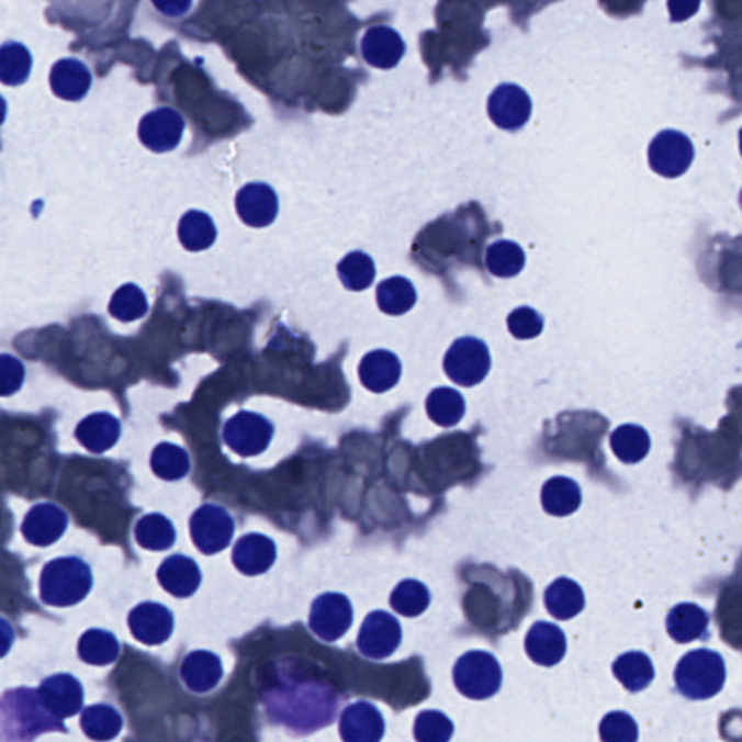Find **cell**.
<instances>
[{
    "instance_id": "6da1fadb",
    "label": "cell",
    "mask_w": 742,
    "mask_h": 742,
    "mask_svg": "<svg viewBox=\"0 0 742 742\" xmlns=\"http://www.w3.org/2000/svg\"><path fill=\"white\" fill-rule=\"evenodd\" d=\"M486 11L473 0H440L434 16L437 30L419 35L420 56L429 69V83L441 80L446 69L459 80L468 79L465 71L474 57L492 43L483 30Z\"/></svg>"
},
{
    "instance_id": "7a4b0ae2",
    "label": "cell",
    "mask_w": 742,
    "mask_h": 742,
    "mask_svg": "<svg viewBox=\"0 0 742 742\" xmlns=\"http://www.w3.org/2000/svg\"><path fill=\"white\" fill-rule=\"evenodd\" d=\"M740 451L741 447L722 431L706 432L702 428L683 431L674 473L690 486L713 483L728 491L742 477Z\"/></svg>"
},
{
    "instance_id": "3957f363",
    "label": "cell",
    "mask_w": 742,
    "mask_h": 742,
    "mask_svg": "<svg viewBox=\"0 0 742 742\" xmlns=\"http://www.w3.org/2000/svg\"><path fill=\"white\" fill-rule=\"evenodd\" d=\"M465 211L468 206L460 207L454 214L441 216L420 231L414 244V255L423 269L431 270L437 262L434 271L440 274L442 266L450 269L451 260H456V265L481 261L482 248L487 239L483 229L487 223L472 228L468 223L473 214Z\"/></svg>"
},
{
    "instance_id": "277c9868",
    "label": "cell",
    "mask_w": 742,
    "mask_h": 742,
    "mask_svg": "<svg viewBox=\"0 0 742 742\" xmlns=\"http://www.w3.org/2000/svg\"><path fill=\"white\" fill-rule=\"evenodd\" d=\"M265 702L274 721L292 730H316L334 721L335 709L328 708V695L314 685L284 686L271 690Z\"/></svg>"
},
{
    "instance_id": "5b68a950",
    "label": "cell",
    "mask_w": 742,
    "mask_h": 742,
    "mask_svg": "<svg viewBox=\"0 0 742 742\" xmlns=\"http://www.w3.org/2000/svg\"><path fill=\"white\" fill-rule=\"evenodd\" d=\"M90 567L77 556H61L44 565L40 577V596L45 605L74 606L92 589Z\"/></svg>"
},
{
    "instance_id": "8992f818",
    "label": "cell",
    "mask_w": 742,
    "mask_h": 742,
    "mask_svg": "<svg viewBox=\"0 0 742 742\" xmlns=\"http://www.w3.org/2000/svg\"><path fill=\"white\" fill-rule=\"evenodd\" d=\"M727 681L726 662L717 651L699 649L683 655L674 670L678 694L690 700L717 696Z\"/></svg>"
},
{
    "instance_id": "52a82bcc",
    "label": "cell",
    "mask_w": 742,
    "mask_h": 742,
    "mask_svg": "<svg viewBox=\"0 0 742 742\" xmlns=\"http://www.w3.org/2000/svg\"><path fill=\"white\" fill-rule=\"evenodd\" d=\"M3 728L8 739L31 740L48 731H65L61 719L54 717L38 692L16 689L8 692L3 698Z\"/></svg>"
},
{
    "instance_id": "ba28073f",
    "label": "cell",
    "mask_w": 742,
    "mask_h": 742,
    "mask_svg": "<svg viewBox=\"0 0 742 742\" xmlns=\"http://www.w3.org/2000/svg\"><path fill=\"white\" fill-rule=\"evenodd\" d=\"M502 677L504 674L495 655L482 650L469 651L461 655L452 668V681L457 690L473 700L495 696L501 690Z\"/></svg>"
},
{
    "instance_id": "9c48e42d",
    "label": "cell",
    "mask_w": 742,
    "mask_h": 742,
    "mask_svg": "<svg viewBox=\"0 0 742 742\" xmlns=\"http://www.w3.org/2000/svg\"><path fill=\"white\" fill-rule=\"evenodd\" d=\"M491 352L482 339L464 337L456 339L445 357V370L456 384L476 386L491 370Z\"/></svg>"
},
{
    "instance_id": "30bf717a",
    "label": "cell",
    "mask_w": 742,
    "mask_h": 742,
    "mask_svg": "<svg viewBox=\"0 0 742 742\" xmlns=\"http://www.w3.org/2000/svg\"><path fill=\"white\" fill-rule=\"evenodd\" d=\"M694 158V144L687 135L676 130L662 131L655 135L649 147L651 170L666 179H676L685 175Z\"/></svg>"
},
{
    "instance_id": "8fae6325",
    "label": "cell",
    "mask_w": 742,
    "mask_h": 742,
    "mask_svg": "<svg viewBox=\"0 0 742 742\" xmlns=\"http://www.w3.org/2000/svg\"><path fill=\"white\" fill-rule=\"evenodd\" d=\"M274 427L269 419L256 412L241 411L226 420L224 441L238 456H259L269 447Z\"/></svg>"
},
{
    "instance_id": "7c38bea8",
    "label": "cell",
    "mask_w": 742,
    "mask_h": 742,
    "mask_svg": "<svg viewBox=\"0 0 742 742\" xmlns=\"http://www.w3.org/2000/svg\"><path fill=\"white\" fill-rule=\"evenodd\" d=\"M234 532V518L218 505H203L190 518V536L194 546L206 555L225 550Z\"/></svg>"
},
{
    "instance_id": "4fadbf2b",
    "label": "cell",
    "mask_w": 742,
    "mask_h": 742,
    "mask_svg": "<svg viewBox=\"0 0 742 742\" xmlns=\"http://www.w3.org/2000/svg\"><path fill=\"white\" fill-rule=\"evenodd\" d=\"M402 642L400 621L386 610H374L361 623L357 647L364 657L383 660L391 657Z\"/></svg>"
},
{
    "instance_id": "5bb4252c",
    "label": "cell",
    "mask_w": 742,
    "mask_h": 742,
    "mask_svg": "<svg viewBox=\"0 0 742 742\" xmlns=\"http://www.w3.org/2000/svg\"><path fill=\"white\" fill-rule=\"evenodd\" d=\"M352 619L355 612L350 599L346 595L329 592L316 597L312 604L310 627L321 640L334 642L346 636Z\"/></svg>"
},
{
    "instance_id": "9a60e30c",
    "label": "cell",
    "mask_w": 742,
    "mask_h": 742,
    "mask_svg": "<svg viewBox=\"0 0 742 742\" xmlns=\"http://www.w3.org/2000/svg\"><path fill=\"white\" fill-rule=\"evenodd\" d=\"M487 113L497 128L514 133L531 117V98L518 85H499L488 97Z\"/></svg>"
},
{
    "instance_id": "2e32d148",
    "label": "cell",
    "mask_w": 742,
    "mask_h": 742,
    "mask_svg": "<svg viewBox=\"0 0 742 742\" xmlns=\"http://www.w3.org/2000/svg\"><path fill=\"white\" fill-rule=\"evenodd\" d=\"M184 120L173 108L148 112L138 126V137L154 153H167L182 142Z\"/></svg>"
},
{
    "instance_id": "e0dca14e",
    "label": "cell",
    "mask_w": 742,
    "mask_h": 742,
    "mask_svg": "<svg viewBox=\"0 0 742 742\" xmlns=\"http://www.w3.org/2000/svg\"><path fill=\"white\" fill-rule=\"evenodd\" d=\"M360 48L361 56L369 66L374 69L391 70L404 58L406 44L392 26L373 25L366 31Z\"/></svg>"
},
{
    "instance_id": "ac0fdd59",
    "label": "cell",
    "mask_w": 742,
    "mask_h": 742,
    "mask_svg": "<svg viewBox=\"0 0 742 742\" xmlns=\"http://www.w3.org/2000/svg\"><path fill=\"white\" fill-rule=\"evenodd\" d=\"M239 218L248 226L265 228L274 223L279 212V199L274 189L266 183H248L235 198Z\"/></svg>"
},
{
    "instance_id": "d6986e66",
    "label": "cell",
    "mask_w": 742,
    "mask_h": 742,
    "mask_svg": "<svg viewBox=\"0 0 742 742\" xmlns=\"http://www.w3.org/2000/svg\"><path fill=\"white\" fill-rule=\"evenodd\" d=\"M131 633L135 640L147 645L162 644L169 640L175 628L173 614L165 605L144 602L131 610L128 617Z\"/></svg>"
},
{
    "instance_id": "ffe728a7",
    "label": "cell",
    "mask_w": 742,
    "mask_h": 742,
    "mask_svg": "<svg viewBox=\"0 0 742 742\" xmlns=\"http://www.w3.org/2000/svg\"><path fill=\"white\" fill-rule=\"evenodd\" d=\"M386 723L373 704L348 705L339 718V735L346 742H378L383 739Z\"/></svg>"
},
{
    "instance_id": "44dd1931",
    "label": "cell",
    "mask_w": 742,
    "mask_h": 742,
    "mask_svg": "<svg viewBox=\"0 0 742 742\" xmlns=\"http://www.w3.org/2000/svg\"><path fill=\"white\" fill-rule=\"evenodd\" d=\"M69 525V517L54 504H38L26 514L22 536L30 544L48 547L60 540Z\"/></svg>"
},
{
    "instance_id": "7402d4cb",
    "label": "cell",
    "mask_w": 742,
    "mask_h": 742,
    "mask_svg": "<svg viewBox=\"0 0 742 742\" xmlns=\"http://www.w3.org/2000/svg\"><path fill=\"white\" fill-rule=\"evenodd\" d=\"M38 694L45 708L60 719L75 717L83 706V687L71 674H56L45 678Z\"/></svg>"
},
{
    "instance_id": "603a6c76",
    "label": "cell",
    "mask_w": 742,
    "mask_h": 742,
    "mask_svg": "<svg viewBox=\"0 0 742 742\" xmlns=\"http://www.w3.org/2000/svg\"><path fill=\"white\" fill-rule=\"evenodd\" d=\"M525 651L533 663L542 667L556 666L567 651L565 633L554 623L538 621L525 637Z\"/></svg>"
},
{
    "instance_id": "cb8c5ba5",
    "label": "cell",
    "mask_w": 742,
    "mask_h": 742,
    "mask_svg": "<svg viewBox=\"0 0 742 742\" xmlns=\"http://www.w3.org/2000/svg\"><path fill=\"white\" fill-rule=\"evenodd\" d=\"M715 621L726 644L742 653V582L727 583L718 596Z\"/></svg>"
},
{
    "instance_id": "d4e9b609",
    "label": "cell",
    "mask_w": 742,
    "mask_h": 742,
    "mask_svg": "<svg viewBox=\"0 0 742 742\" xmlns=\"http://www.w3.org/2000/svg\"><path fill=\"white\" fill-rule=\"evenodd\" d=\"M233 561L235 567L246 576H259L274 564V541L262 533H247L235 544Z\"/></svg>"
},
{
    "instance_id": "484cf974",
    "label": "cell",
    "mask_w": 742,
    "mask_h": 742,
    "mask_svg": "<svg viewBox=\"0 0 742 742\" xmlns=\"http://www.w3.org/2000/svg\"><path fill=\"white\" fill-rule=\"evenodd\" d=\"M162 589L176 597H189L201 586L202 573L190 556L176 554L167 556L157 572Z\"/></svg>"
},
{
    "instance_id": "4316f807",
    "label": "cell",
    "mask_w": 742,
    "mask_h": 742,
    "mask_svg": "<svg viewBox=\"0 0 742 742\" xmlns=\"http://www.w3.org/2000/svg\"><path fill=\"white\" fill-rule=\"evenodd\" d=\"M401 374L400 359L387 350L370 351L359 366L361 384L374 393L391 391L400 383Z\"/></svg>"
},
{
    "instance_id": "83f0119b",
    "label": "cell",
    "mask_w": 742,
    "mask_h": 742,
    "mask_svg": "<svg viewBox=\"0 0 742 742\" xmlns=\"http://www.w3.org/2000/svg\"><path fill=\"white\" fill-rule=\"evenodd\" d=\"M709 614L699 605L683 602L670 610L666 619L668 636L678 644L708 640Z\"/></svg>"
},
{
    "instance_id": "f1b7e54d",
    "label": "cell",
    "mask_w": 742,
    "mask_h": 742,
    "mask_svg": "<svg viewBox=\"0 0 742 742\" xmlns=\"http://www.w3.org/2000/svg\"><path fill=\"white\" fill-rule=\"evenodd\" d=\"M49 85L53 93L63 101H81L92 86V74L85 63L76 58H61L52 67Z\"/></svg>"
},
{
    "instance_id": "f546056e",
    "label": "cell",
    "mask_w": 742,
    "mask_h": 742,
    "mask_svg": "<svg viewBox=\"0 0 742 742\" xmlns=\"http://www.w3.org/2000/svg\"><path fill=\"white\" fill-rule=\"evenodd\" d=\"M184 685L194 694H206L218 686L224 676L223 663L211 651L198 650L186 655L180 668Z\"/></svg>"
},
{
    "instance_id": "4dcf8cb0",
    "label": "cell",
    "mask_w": 742,
    "mask_h": 742,
    "mask_svg": "<svg viewBox=\"0 0 742 742\" xmlns=\"http://www.w3.org/2000/svg\"><path fill=\"white\" fill-rule=\"evenodd\" d=\"M121 420L108 412L86 416L76 428V438L86 450L102 454L111 450L121 437Z\"/></svg>"
},
{
    "instance_id": "1f68e13d",
    "label": "cell",
    "mask_w": 742,
    "mask_h": 742,
    "mask_svg": "<svg viewBox=\"0 0 742 742\" xmlns=\"http://www.w3.org/2000/svg\"><path fill=\"white\" fill-rule=\"evenodd\" d=\"M544 604L551 617L569 621L585 609V592L572 578L559 577L547 587Z\"/></svg>"
},
{
    "instance_id": "d6a6232c",
    "label": "cell",
    "mask_w": 742,
    "mask_h": 742,
    "mask_svg": "<svg viewBox=\"0 0 742 742\" xmlns=\"http://www.w3.org/2000/svg\"><path fill=\"white\" fill-rule=\"evenodd\" d=\"M541 504L546 513L553 515V517H569L581 508V487L572 479L565 476L551 477L542 486Z\"/></svg>"
},
{
    "instance_id": "836d02e7",
    "label": "cell",
    "mask_w": 742,
    "mask_h": 742,
    "mask_svg": "<svg viewBox=\"0 0 742 742\" xmlns=\"http://www.w3.org/2000/svg\"><path fill=\"white\" fill-rule=\"evenodd\" d=\"M612 672L631 694L645 690L653 683L655 670L653 662L642 651H630L615 660Z\"/></svg>"
},
{
    "instance_id": "e575fe53",
    "label": "cell",
    "mask_w": 742,
    "mask_h": 742,
    "mask_svg": "<svg viewBox=\"0 0 742 742\" xmlns=\"http://www.w3.org/2000/svg\"><path fill=\"white\" fill-rule=\"evenodd\" d=\"M610 448L614 454L626 464H637L649 456L651 440L649 432L640 425H621L610 434Z\"/></svg>"
},
{
    "instance_id": "d590c367",
    "label": "cell",
    "mask_w": 742,
    "mask_h": 742,
    "mask_svg": "<svg viewBox=\"0 0 742 742\" xmlns=\"http://www.w3.org/2000/svg\"><path fill=\"white\" fill-rule=\"evenodd\" d=\"M80 727L90 740L110 741L120 734L124 719L111 705L98 704L81 712Z\"/></svg>"
},
{
    "instance_id": "8d00e7d4",
    "label": "cell",
    "mask_w": 742,
    "mask_h": 742,
    "mask_svg": "<svg viewBox=\"0 0 742 742\" xmlns=\"http://www.w3.org/2000/svg\"><path fill=\"white\" fill-rule=\"evenodd\" d=\"M179 239L186 250L203 251L214 246L216 226L211 216L202 211H189L179 224Z\"/></svg>"
},
{
    "instance_id": "74e56055",
    "label": "cell",
    "mask_w": 742,
    "mask_h": 742,
    "mask_svg": "<svg viewBox=\"0 0 742 742\" xmlns=\"http://www.w3.org/2000/svg\"><path fill=\"white\" fill-rule=\"evenodd\" d=\"M427 414L440 427H454L465 414L464 397L456 389H434L427 397Z\"/></svg>"
},
{
    "instance_id": "f35d334b",
    "label": "cell",
    "mask_w": 742,
    "mask_h": 742,
    "mask_svg": "<svg viewBox=\"0 0 742 742\" xmlns=\"http://www.w3.org/2000/svg\"><path fill=\"white\" fill-rule=\"evenodd\" d=\"M77 650L85 663L93 664V666H108L120 655L121 645L117 638L110 631L89 630L81 636Z\"/></svg>"
},
{
    "instance_id": "ab89813d",
    "label": "cell",
    "mask_w": 742,
    "mask_h": 742,
    "mask_svg": "<svg viewBox=\"0 0 742 742\" xmlns=\"http://www.w3.org/2000/svg\"><path fill=\"white\" fill-rule=\"evenodd\" d=\"M378 303L380 311L392 316H400L409 312L416 303V291L408 279L395 278L383 280L378 286Z\"/></svg>"
},
{
    "instance_id": "60d3db41",
    "label": "cell",
    "mask_w": 742,
    "mask_h": 742,
    "mask_svg": "<svg viewBox=\"0 0 742 742\" xmlns=\"http://www.w3.org/2000/svg\"><path fill=\"white\" fill-rule=\"evenodd\" d=\"M135 540L146 550H169L176 542V529L170 519L160 514H149L135 525Z\"/></svg>"
},
{
    "instance_id": "b9f144b4",
    "label": "cell",
    "mask_w": 742,
    "mask_h": 742,
    "mask_svg": "<svg viewBox=\"0 0 742 742\" xmlns=\"http://www.w3.org/2000/svg\"><path fill=\"white\" fill-rule=\"evenodd\" d=\"M33 69V56L24 44L4 43L0 52V80L7 86L24 85Z\"/></svg>"
},
{
    "instance_id": "7bdbcfd3",
    "label": "cell",
    "mask_w": 742,
    "mask_h": 742,
    "mask_svg": "<svg viewBox=\"0 0 742 742\" xmlns=\"http://www.w3.org/2000/svg\"><path fill=\"white\" fill-rule=\"evenodd\" d=\"M429 604H431V594L428 587L415 578L402 581L391 595L393 610L406 618L419 617L428 609Z\"/></svg>"
},
{
    "instance_id": "ee69618b",
    "label": "cell",
    "mask_w": 742,
    "mask_h": 742,
    "mask_svg": "<svg viewBox=\"0 0 742 742\" xmlns=\"http://www.w3.org/2000/svg\"><path fill=\"white\" fill-rule=\"evenodd\" d=\"M151 469L156 476L162 481H180L190 472V459L188 451L182 447L161 442L154 448L151 456Z\"/></svg>"
},
{
    "instance_id": "f6af8a7d",
    "label": "cell",
    "mask_w": 742,
    "mask_h": 742,
    "mask_svg": "<svg viewBox=\"0 0 742 742\" xmlns=\"http://www.w3.org/2000/svg\"><path fill=\"white\" fill-rule=\"evenodd\" d=\"M486 267L496 278H515L524 270L525 252L517 243L501 239L488 246Z\"/></svg>"
},
{
    "instance_id": "bcb514c9",
    "label": "cell",
    "mask_w": 742,
    "mask_h": 742,
    "mask_svg": "<svg viewBox=\"0 0 742 742\" xmlns=\"http://www.w3.org/2000/svg\"><path fill=\"white\" fill-rule=\"evenodd\" d=\"M339 280L351 292L369 289L374 282L375 266L373 259L363 251H352L344 257L337 267Z\"/></svg>"
},
{
    "instance_id": "7dc6e473",
    "label": "cell",
    "mask_w": 742,
    "mask_h": 742,
    "mask_svg": "<svg viewBox=\"0 0 742 742\" xmlns=\"http://www.w3.org/2000/svg\"><path fill=\"white\" fill-rule=\"evenodd\" d=\"M147 312L146 293L137 284L126 283L113 293L110 314L121 323H134V321L144 318Z\"/></svg>"
},
{
    "instance_id": "c3c4849f",
    "label": "cell",
    "mask_w": 742,
    "mask_h": 742,
    "mask_svg": "<svg viewBox=\"0 0 742 742\" xmlns=\"http://www.w3.org/2000/svg\"><path fill=\"white\" fill-rule=\"evenodd\" d=\"M414 735L419 742H447L454 735V723L440 710H423L415 719Z\"/></svg>"
},
{
    "instance_id": "681fc988",
    "label": "cell",
    "mask_w": 742,
    "mask_h": 742,
    "mask_svg": "<svg viewBox=\"0 0 742 742\" xmlns=\"http://www.w3.org/2000/svg\"><path fill=\"white\" fill-rule=\"evenodd\" d=\"M599 734L600 740L605 742H636L638 726L630 713L617 710L602 719Z\"/></svg>"
},
{
    "instance_id": "f907efd6",
    "label": "cell",
    "mask_w": 742,
    "mask_h": 742,
    "mask_svg": "<svg viewBox=\"0 0 742 742\" xmlns=\"http://www.w3.org/2000/svg\"><path fill=\"white\" fill-rule=\"evenodd\" d=\"M508 328L517 339H532L544 329V319L529 306H520L508 316Z\"/></svg>"
},
{
    "instance_id": "816d5d0a",
    "label": "cell",
    "mask_w": 742,
    "mask_h": 742,
    "mask_svg": "<svg viewBox=\"0 0 742 742\" xmlns=\"http://www.w3.org/2000/svg\"><path fill=\"white\" fill-rule=\"evenodd\" d=\"M737 389H739L741 397L737 396L734 391L730 392L727 401L730 415L721 420L719 428H721V431L727 434L732 441H735L742 450V386Z\"/></svg>"
},
{
    "instance_id": "f5cc1de1",
    "label": "cell",
    "mask_w": 742,
    "mask_h": 742,
    "mask_svg": "<svg viewBox=\"0 0 742 742\" xmlns=\"http://www.w3.org/2000/svg\"><path fill=\"white\" fill-rule=\"evenodd\" d=\"M2 395L9 396L13 393L20 391L22 383L25 380V369L22 366L21 361L15 359V357L3 355L2 356Z\"/></svg>"
},
{
    "instance_id": "db71d44e",
    "label": "cell",
    "mask_w": 742,
    "mask_h": 742,
    "mask_svg": "<svg viewBox=\"0 0 742 742\" xmlns=\"http://www.w3.org/2000/svg\"><path fill=\"white\" fill-rule=\"evenodd\" d=\"M554 2H559V0H508L510 20H513L515 25L527 31V25L525 24H527L529 18Z\"/></svg>"
},
{
    "instance_id": "11a10c76",
    "label": "cell",
    "mask_w": 742,
    "mask_h": 742,
    "mask_svg": "<svg viewBox=\"0 0 742 742\" xmlns=\"http://www.w3.org/2000/svg\"><path fill=\"white\" fill-rule=\"evenodd\" d=\"M700 0H667L670 21L674 24L690 20L699 12Z\"/></svg>"
},
{
    "instance_id": "9f6ffc18",
    "label": "cell",
    "mask_w": 742,
    "mask_h": 742,
    "mask_svg": "<svg viewBox=\"0 0 742 742\" xmlns=\"http://www.w3.org/2000/svg\"><path fill=\"white\" fill-rule=\"evenodd\" d=\"M158 12L167 18H182L192 9L193 0H151Z\"/></svg>"
},
{
    "instance_id": "6f0895ef",
    "label": "cell",
    "mask_w": 742,
    "mask_h": 742,
    "mask_svg": "<svg viewBox=\"0 0 742 742\" xmlns=\"http://www.w3.org/2000/svg\"><path fill=\"white\" fill-rule=\"evenodd\" d=\"M740 151L742 156V128L740 130Z\"/></svg>"
},
{
    "instance_id": "680465c9",
    "label": "cell",
    "mask_w": 742,
    "mask_h": 742,
    "mask_svg": "<svg viewBox=\"0 0 742 742\" xmlns=\"http://www.w3.org/2000/svg\"><path fill=\"white\" fill-rule=\"evenodd\" d=\"M740 205H741V210H742V190H741V193H740Z\"/></svg>"
}]
</instances>
